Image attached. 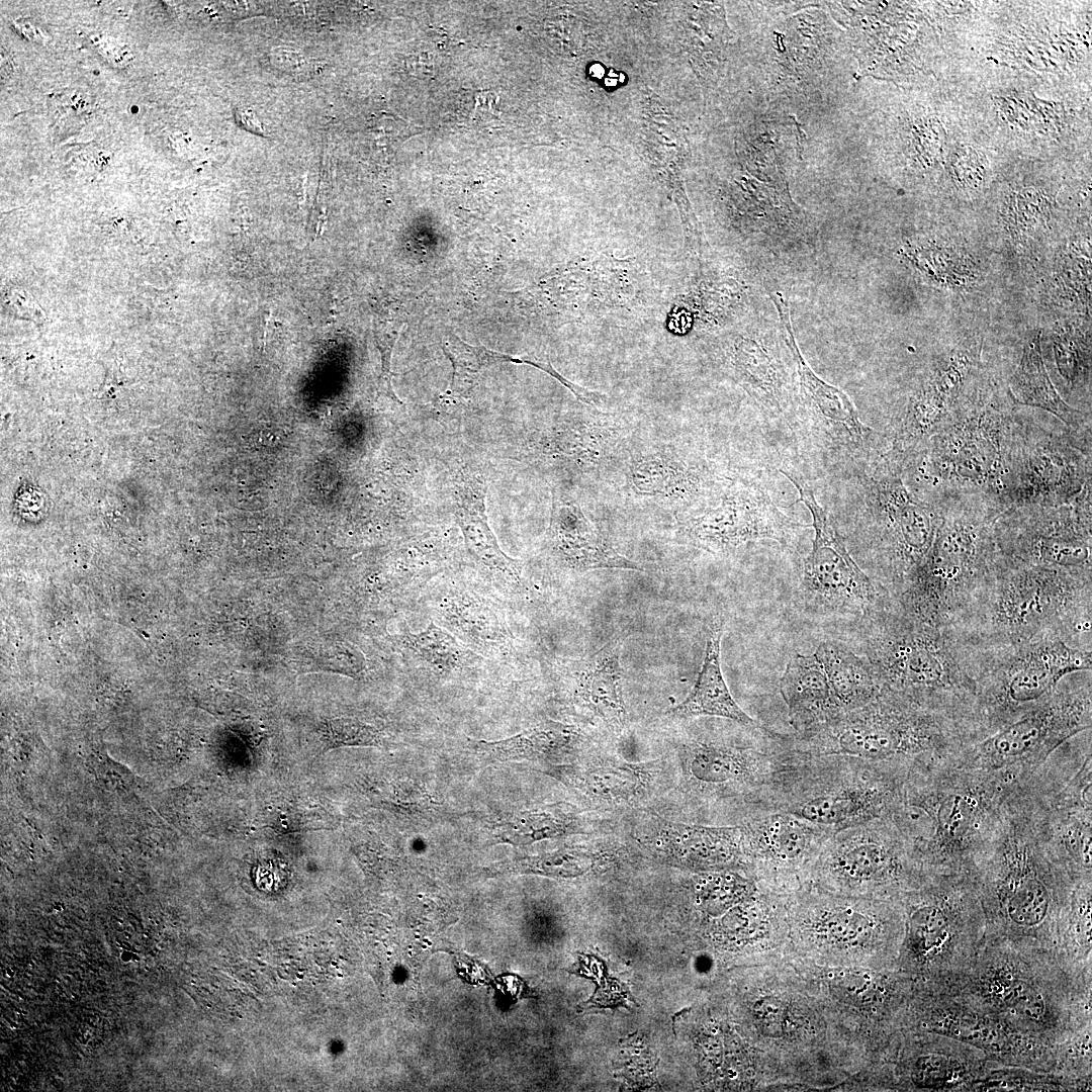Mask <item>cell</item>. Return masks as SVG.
Segmentation results:
<instances>
[{"label":"cell","mask_w":1092,"mask_h":1092,"mask_svg":"<svg viewBox=\"0 0 1092 1092\" xmlns=\"http://www.w3.org/2000/svg\"><path fill=\"white\" fill-rule=\"evenodd\" d=\"M436 614L440 626L468 647L491 649L509 642L511 634L495 612L465 590L445 596Z\"/></svg>","instance_id":"28"},{"label":"cell","mask_w":1092,"mask_h":1092,"mask_svg":"<svg viewBox=\"0 0 1092 1092\" xmlns=\"http://www.w3.org/2000/svg\"><path fill=\"white\" fill-rule=\"evenodd\" d=\"M857 623L863 657L883 690L973 705L968 652L948 628L909 616L896 601Z\"/></svg>","instance_id":"6"},{"label":"cell","mask_w":1092,"mask_h":1092,"mask_svg":"<svg viewBox=\"0 0 1092 1092\" xmlns=\"http://www.w3.org/2000/svg\"><path fill=\"white\" fill-rule=\"evenodd\" d=\"M1044 804L1055 849L1075 879L1091 878L1092 809L1050 807L1045 801Z\"/></svg>","instance_id":"30"},{"label":"cell","mask_w":1092,"mask_h":1092,"mask_svg":"<svg viewBox=\"0 0 1092 1092\" xmlns=\"http://www.w3.org/2000/svg\"><path fill=\"white\" fill-rule=\"evenodd\" d=\"M734 380L753 400L765 419L794 430L797 405V377L775 344L743 337L734 342L727 356Z\"/></svg>","instance_id":"20"},{"label":"cell","mask_w":1092,"mask_h":1092,"mask_svg":"<svg viewBox=\"0 0 1092 1092\" xmlns=\"http://www.w3.org/2000/svg\"><path fill=\"white\" fill-rule=\"evenodd\" d=\"M1018 421L1019 411L1009 395L974 394L904 459L900 468L905 485L935 506L978 497L1003 513Z\"/></svg>","instance_id":"4"},{"label":"cell","mask_w":1092,"mask_h":1092,"mask_svg":"<svg viewBox=\"0 0 1092 1092\" xmlns=\"http://www.w3.org/2000/svg\"><path fill=\"white\" fill-rule=\"evenodd\" d=\"M937 507L941 519L931 546L895 600L909 616L948 628L965 612L995 561L993 526L1002 512L978 497Z\"/></svg>","instance_id":"5"},{"label":"cell","mask_w":1092,"mask_h":1092,"mask_svg":"<svg viewBox=\"0 0 1092 1092\" xmlns=\"http://www.w3.org/2000/svg\"><path fill=\"white\" fill-rule=\"evenodd\" d=\"M455 494V519L468 553L505 581L520 586L523 564L502 550L487 522L485 481L476 475L460 476Z\"/></svg>","instance_id":"22"},{"label":"cell","mask_w":1092,"mask_h":1092,"mask_svg":"<svg viewBox=\"0 0 1092 1092\" xmlns=\"http://www.w3.org/2000/svg\"><path fill=\"white\" fill-rule=\"evenodd\" d=\"M770 33L768 81L775 89H807L826 73L840 30L823 13L801 11Z\"/></svg>","instance_id":"19"},{"label":"cell","mask_w":1092,"mask_h":1092,"mask_svg":"<svg viewBox=\"0 0 1092 1092\" xmlns=\"http://www.w3.org/2000/svg\"><path fill=\"white\" fill-rule=\"evenodd\" d=\"M968 651L980 740L1043 704L1065 676L1092 668V648L1063 639Z\"/></svg>","instance_id":"8"},{"label":"cell","mask_w":1092,"mask_h":1092,"mask_svg":"<svg viewBox=\"0 0 1092 1092\" xmlns=\"http://www.w3.org/2000/svg\"><path fill=\"white\" fill-rule=\"evenodd\" d=\"M723 620L715 617L707 635L704 661L698 679L689 696L669 714L677 718L713 716L745 726L760 725L748 716L733 699L720 665V643Z\"/></svg>","instance_id":"25"},{"label":"cell","mask_w":1092,"mask_h":1092,"mask_svg":"<svg viewBox=\"0 0 1092 1092\" xmlns=\"http://www.w3.org/2000/svg\"><path fill=\"white\" fill-rule=\"evenodd\" d=\"M1015 404L1044 411L1078 432L1091 435V414L1071 406L1053 384L1041 355L1040 333L1028 342L1007 381Z\"/></svg>","instance_id":"24"},{"label":"cell","mask_w":1092,"mask_h":1092,"mask_svg":"<svg viewBox=\"0 0 1092 1092\" xmlns=\"http://www.w3.org/2000/svg\"><path fill=\"white\" fill-rule=\"evenodd\" d=\"M770 298L780 317L782 339L796 367L794 431L800 432L803 441L827 463L843 466L854 475L884 452V436L860 421L844 391L810 368L795 338L788 299L781 292L771 293Z\"/></svg>","instance_id":"12"},{"label":"cell","mask_w":1092,"mask_h":1092,"mask_svg":"<svg viewBox=\"0 0 1092 1092\" xmlns=\"http://www.w3.org/2000/svg\"><path fill=\"white\" fill-rule=\"evenodd\" d=\"M790 736L809 755L855 756L900 764L909 772L950 764L979 740L969 707L885 690L859 708Z\"/></svg>","instance_id":"2"},{"label":"cell","mask_w":1092,"mask_h":1092,"mask_svg":"<svg viewBox=\"0 0 1092 1092\" xmlns=\"http://www.w3.org/2000/svg\"><path fill=\"white\" fill-rule=\"evenodd\" d=\"M548 538L554 555L572 570H643L638 563L618 553L573 500L553 499Z\"/></svg>","instance_id":"21"},{"label":"cell","mask_w":1092,"mask_h":1092,"mask_svg":"<svg viewBox=\"0 0 1092 1092\" xmlns=\"http://www.w3.org/2000/svg\"><path fill=\"white\" fill-rule=\"evenodd\" d=\"M1092 572L1010 561L998 551L969 606L950 627L973 651L1044 639L1091 647Z\"/></svg>","instance_id":"1"},{"label":"cell","mask_w":1092,"mask_h":1092,"mask_svg":"<svg viewBox=\"0 0 1092 1092\" xmlns=\"http://www.w3.org/2000/svg\"><path fill=\"white\" fill-rule=\"evenodd\" d=\"M323 753L345 746H378L381 734L375 727L353 718L326 720L320 728Z\"/></svg>","instance_id":"36"},{"label":"cell","mask_w":1092,"mask_h":1092,"mask_svg":"<svg viewBox=\"0 0 1092 1092\" xmlns=\"http://www.w3.org/2000/svg\"><path fill=\"white\" fill-rule=\"evenodd\" d=\"M645 770L640 766L614 761H599L582 766L566 767L559 771L560 778L586 792L592 797L617 801L630 800L643 787Z\"/></svg>","instance_id":"31"},{"label":"cell","mask_w":1092,"mask_h":1092,"mask_svg":"<svg viewBox=\"0 0 1092 1092\" xmlns=\"http://www.w3.org/2000/svg\"><path fill=\"white\" fill-rule=\"evenodd\" d=\"M404 641L418 660L437 673L459 671L479 658L467 645L434 622L418 633L408 634Z\"/></svg>","instance_id":"33"},{"label":"cell","mask_w":1092,"mask_h":1092,"mask_svg":"<svg viewBox=\"0 0 1092 1092\" xmlns=\"http://www.w3.org/2000/svg\"><path fill=\"white\" fill-rule=\"evenodd\" d=\"M577 819L566 804L523 811L500 822L496 827L499 841L526 845L546 838L578 832Z\"/></svg>","instance_id":"32"},{"label":"cell","mask_w":1092,"mask_h":1092,"mask_svg":"<svg viewBox=\"0 0 1092 1092\" xmlns=\"http://www.w3.org/2000/svg\"><path fill=\"white\" fill-rule=\"evenodd\" d=\"M781 472L797 488L813 520L812 549L803 560L798 589L803 606L811 612L847 615L857 621L890 606L895 599L854 561L805 479L788 468Z\"/></svg>","instance_id":"14"},{"label":"cell","mask_w":1092,"mask_h":1092,"mask_svg":"<svg viewBox=\"0 0 1092 1092\" xmlns=\"http://www.w3.org/2000/svg\"><path fill=\"white\" fill-rule=\"evenodd\" d=\"M925 877L913 847L885 816L833 833L808 886L844 896L899 900Z\"/></svg>","instance_id":"9"},{"label":"cell","mask_w":1092,"mask_h":1092,"mask_svg":"<svg viewBox=\"0 0 1092 1092\" xmlns=\"http://www.w3.org/2000/svg\"><path fill=\"white\" fill-rule=\"evenodd\" d=\"M623 641L624 636H618L590 655L577 682L580 700L616 730L624 728L627 720L620 665Z\"/></svg>","instance_id":"26"},{"label":"cell","mask_w":1092,"mask_h":1092,"mask_svg":"<svg viewBox=\"0 0 1092 1092\" xmlns=\"http://www.w3.org/2000/svg\"><path fill=\"white\" fill-rule=\"evenodd\" d=\"M1091 435L1019 411L1004 511L1073 502L1091 485Z\"/></svg>","instance_id":"13"},{"label":"cell","mask_w":1092,"mask_h":1092,"mask_svg":"<svg viewBox=\"0 0 1092 1092\" xmlns=\"http://www.w3.org/2000/svg\"><path fill=\"white\" fill-rule=\"evenodd\" d=\"M593 863L592 856L575 850H559L539 856L520 858L493 868L494 873L517 872L547 876L570 877L586 872Z\"/></svg>","instance_id":"35"},{"label":"cell","mask_w":1092,"mask_h":1092,"mask_svg":"<svg viewBox=\"0 0 1092 1092\" xmlns=\"http://www.w3.org/2000/svg\"><path fill=\"white\" fill-rule=\"evenodd\" d=\"M443 351L453 368L450 394L459 397L470 392L483 368L496 363L512 362L513 358L509 354L467 344L454 334H450L444 341Z\"/></svg>","instance_id":"34"},{"label":"cell","mask_w":1092,"mask_h":1092,"mask_svg":"<svg viewBox=\"0 0 1092 1092\" xmlns=\"http://www.w3.org/2000/svg\"><path fill=\"white\" fill-rule=\"evenodd\" d=\"M681 526L693 543L730 553L763 540L793 544L806 528L782 512L758 473L736 472L707 502L686 512Z\"/></svg>","instance_id":"15"},{"label":"cell","mask_w":1092,"mask_h":1092,"mask_svg":"<svg viewBox=\"0 0 1092 1092\" xmlns=\"http://www.w3.org/2000/svg\"><path fill=\"white\" fill-rule=\"evenodd\" d=\"M780 693L794 734L823 725L843 713L815 653L796 654L789 660L780 680Z\"/></svg>","instance_id":"23"},{"label":"cell","mask_w":1092,"mask_h":1092,"mask_svg":"<svg viewBox=\"0 0 1092 1092\" xmlns=\"http://www.w3.org/2000/svg\"><path fill=\"white\" fill-rule=\"evenodd\" d=\"M908 774L896 763L813 755L784 811L836 832L889 816Z\"/></svg>","instance_id":"11"},{"label":"cell","mask_w":1092,"mask_h":1092,"mask_svg":"<svg viewBox=\"0 0 1092 1092\" xmlns=\"http://www.w3.org/2000/svg\"><path fill=\"white\" fill-rule=\"evenodd\" d=\"M1091 487L1068 504L1004 511L993 526L998 553L1018 563L1092 572Z\"/></svg>","instance_id":"16"},{"label":"cell","mask_w":1092,"mask_h":1092,"mask_svg":"<svg viewBox=\"0 0 1092 1092\" xmlns=\"http://www.w3.org/2000/svg\"><path fill=\"white\" fill-rule=\"evenodd\" d=\"M741 826L745 868L759 885L784 895L809 885L825 841L835 833L784 810Z\"/></svg>","instance_id":"17"},{"label":"cell","mask_w":1092,"mask_h":1092,"mask_svg":"<svg viewBox=\"0 0 1092 1092\" xmlns=\"http://www.w3.org/2000/svg\"><path fill=\"white\" fill-rule=\"evenodd\" d=\"M1091 725V670L1074 672L1062 679L1048 701L966 746L950 765L1010 770L1028 779L1056 749Z\"/></svg>","instance_id":"10"},{"label":"cell","mask_w":1092,"mask_h":1092,"mask_svg":"<svg viewBox=\"0 0 1092 1092\" xmlns=\"http://www.w3.org/2000/svg\"><path fill=\"white\" fill-rule=\"evenodd\" d=\"M398 334L399 333L392 336L385 334L383 336H380L375 332L374 338L376 342V347L378 348L381 356V372L378 377V392L398 403H401L392 387L391 381L394 373L391 371L390 367L392 350L398 338Z\"/></svg>","instance_id":"37"},{"label":"cell","mask_w":1092,"mask_h":1092,"mask_svg":"<svg viewBox=\"0 0 1092 1092\" xmlns=\"http://www.w3.org/2000/svg\"><path fill=\"white\" fill-rule=\"evenodd\" d=\"M240 120H241L242 123L248 124L249 129L254 128L256 131L261 130V126H260L259 122L257 121V119L255 118V115L250 111L241 112L240 113Z\"/></svg>","instance_id":"38"},{"label":"cell","mask_w":1092,"mask_h":1092,"mask_svg":"<svg viewBox=\"0 0 1092 1092\" xmlns=\"http://www.w3.org/2000/svg\"><path fill=\"white\" fill-rule=\"evenodd\" d=\"M1024 781L1010 770L950 764L910 771L889 816L926 873L969 872L1005 800Z\"/></svg>","instance_id":"3"},{"label":"cell","mask_w":1092,"mask_h":1092,"mask_svg":"<svg viewBox=\"0 0 1092 1092\" xmlns=\"http://www.w3.org/2000/svg\"><path fill=\"white\" fill-rule=\"evenodd\" d=\"M854 476L860 492L856 539L873 579L896 599L931 546L940 509L912 494L901 468L883 453Z\"/></svg>","instance_id":"7"},{"label":"cell","mask_w":1092,"mask_h":1092,"mask_svg":"<svg viewBox=\"0 0 1092 1092\" xmlns=\"http://www.w3.org/2000/svg\"><path fill=\"white\" fill-rule=\"evenodd\" d=\"M815 655L843 713L868 704L882 693V684L863 656L833 641L821 642Z\"/></svg>","instance_id":"27"},{"label":"cell","mask_w":1092,"mask_h":1092,"mask_svg":"<svg viewBox=\"0 0 1092 1092\" xmlns=\"http://www.w3.org/2000/svg\"><path fill=\"white\" fill-rule=\"evenodd\" d=\"M736 472L720 468L704 456L657 449L633 455L626 475L636 496L673 502L689 511L716 494Z\"/></svg>","instance_id":"18"},{"label":"cell","mask_w":1092,"mask_h":1092,"mask_svg":"<svg viewBox=\"0 0 1092 1092\" xmlns=\"http://www.w3.org/2000/svg\"><path fill=\"white\" fill-rule=\"evenodd\" d=\"M579 734L568 725L546 720L503 740L474 741L480 754L495 760L555 759L569 753L579 742Z\"/></svg>","instance_id":"29"}]
</instances>
